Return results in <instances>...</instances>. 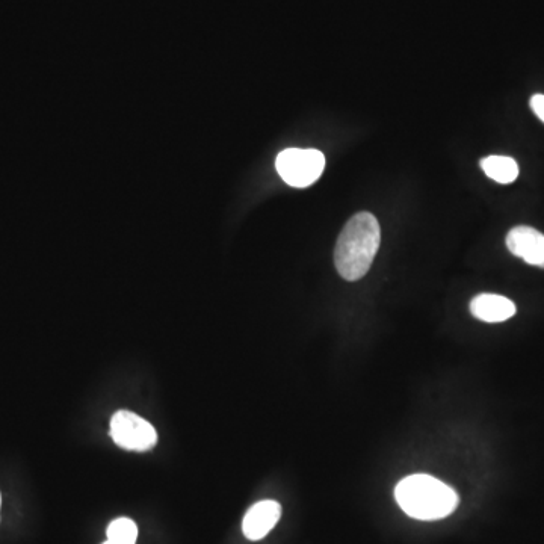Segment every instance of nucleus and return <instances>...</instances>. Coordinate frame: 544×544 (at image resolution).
I'll list each match as a JSON object with an SVG mask.
<instances>
[{
  "label": "nucleus",
  "instance_id": "obj_1",
  "mask_svg": "<svg viewBox=\"0 0 544 544\" xmlns=\"http://www.w3.org/2000/svg\"><path fill=\"white\" fill-rule=\"evenodd\" d=\"M381 244L380 223L369 212L354 215L337 238L334 265L342 279L357 282L371 269Z\"/></svg>",
  "mask_w": 544,
  "mask_h": 544
},
{
  "label": "nucleus",
  "instance_id": "obj_2",
  "mask_svg": "<svg viewBox=\"0 0 544 544\" xmlns=\"http://www.w3.org/2000/svg\"><path fill=\"white\" fill-rule=\"evenodd\" d=\"M395 498L405 514L427 522L451 516L460 504L452 487L424 473L404 478L396 486Z\"/></svg>",
  "mask_w": 544,
  "mask_h": 544
},
{
  "label": "nucleus",
  "instance_id": "obj_3",
  "mask_svg": "<svg viewBox=\"0 0 544 544\" xmlns=\"http://www.w3.org/2000/svg\"><path fill=\"white\" fill-rule=\"evenodd\" d=\"M277 173L294 188H307L321 177L325 156L315 149H286L277 156Z\"/></svg>",
  "mask_w": 544,
  "mask_h": 544
},
{
  "label": "nucleus",
  "instance_id": "obj_4",
  "mask_svg": "<svg viewBox=\"0 0 544 544\" xmlns=\"http://www.w3.org/2000/svg\"><path fill=\"white\" fill-rule=\"evenodd\" d=\"M111 437L120 448L133 452L150 451L158 443V433L153 425L127 410L112 416Z\"/></svg>",
  "mask_w": 544,
  "mask_h": 544
},
{
  "label": "nucleus",
  "instance_id": "obj_5",
  "mask_svg": "<svg viewBox=\"0 0 544 544\" xmlns=\"http://www.w3.org/2000/svg\"><path fill=\"white\" fill-rule=\"evenodd\" d=\"M507 248L528 265L544 268V235L534 227H514L507 235Z\"/></svg>",
  "mask_w": 544,
  "mask_h": 544
},
{
  "label": "nucleus",
  "instance_id": "obj_6",
  "mask_svg": "<svg viewBox=\"0 0 544 544\" xmlns=\"http://www.w3.org/2000/svg\"><path fill=\"white\" fill-rule=\"evenodd\" d=\"M280 517H282V505L279 502H257L245 514L242 531L248 540H262L279 523Z\"/></svg>",
  "mask_w": 544,
  "mask_h": 544
},
{
  "label": "nucleus",
  "instance_id": "obj_7",
  "mask_svg": "<svg viewBox=\"0 0 544 544\" xmlns=\"http://www.w3.org/2000/svg\"><path fill=\"white\" fill-rule=\"evenodd\" d=\"M470 312L480 321L496 324L513 318L516 315V306L502 295L481 294L470 301Z\"/></svg>",
  "mask_w": 544,
  "mask_h": 544
},
{
  "label": "nucleus",
  "instance_id": "obj_8",
  "mask_svg": "<svg viewBox=\"0 0 544 544\" xmlns=\"http://www.w3.org/2000/svg\"><path fill=\"white\" fill-rule=\"evenodd\" d=\"M480 165L490 179L502 185L513 183L519 177V165L510 156H487L481 159Z\"/></svg>",
  "mask_w": 544,
  "mask_h": 544
},
{
  "label": "nucleus",
  "instance_id": "obj_9",
  "mask_svg": "<svg viewBox=\"0 0 544 544\" xmlns=\"http://www.w3.org/2000/svg\"><path fill=\"white\" fill-rule=\"evenodd\" d=\"M108 540L117 544H135L138 538V526L127 517H120L111 522L106 529Z\"/></svg>",
  "mask_w": 544,
  "mask_h": 544
},
{
  "label": "nucleus",
  "instance_id": "obj_10",
  "mask_svg": "<svg viewBox=\"0 0 544 544\" xmlns=\"http://www.w3.org/2000/svg\"><path fill=\"white\" fill-rule=\"evenodd\" d=\"M531 108L534 114L544 123V94H535V96H532Z\"/></svg>",
  "mask_w": 544,
  "mask_h": 544
},
{
  "label": "nucleus",
  "instance_id": "obj_11",
  "mask_svg": "<svg viewBox=\"0 0 544 544\" xmlns=\"http://www.w3.org/2000/svg\"><path fill=\"white\" fill-rule=\"evenodd\" d=\"M103 544H117V543H112V541H106V543H103Z\"/></svg>",
  "mask_w": 544,
  "mask_h": 544
},
{
  "label": "nucleus",
  "instance_id": "obj_12",
  "mask_svg": "<svg viewBox=\"0 0 544 544\" xmlns=\"http://www.w3.org/2000/svg\"><path fill=\"white\" fill-rule=\"evenodd\" d=\"M0 504H2V498H0Z\"/></svg>",
  "mask_w": 544,
  "mask_h": 544
}]
</instances>
